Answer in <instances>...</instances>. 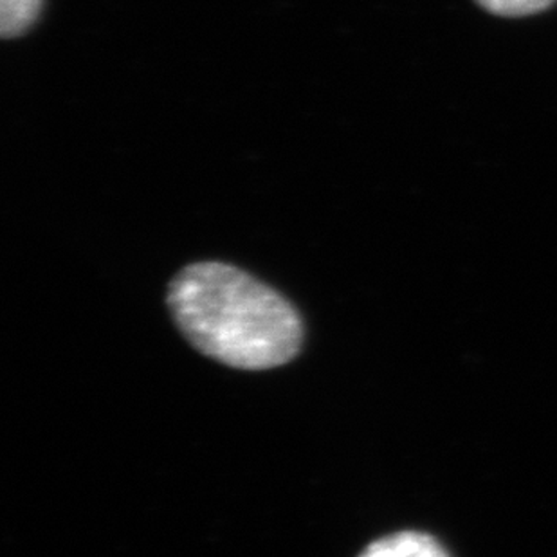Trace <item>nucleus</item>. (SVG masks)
I'll use <instances>...</instances> for the list:
<instances>
[{"label": "nucleus", "instance_id": "f257e3e1", "mask_svg": "<svg viewBox=\"0 0 557 557\" xmlns=\"http://www.w3.org/2000/svg\"><path fill=\"white\" fill-rule=\"evenodd\" d=\"M169 306L197 350L235 369H274L300 352L304 329L289 301L227 263L183 269Z\"/></svg>", "mask_w": 557, "mask_h": 557}, {"label": "nucleus", "instance_id": "f03ea898", "mask_svg": "<svg viewBox=\"0 0 557 557\" xmlns=\"http://www.w3.org/2000/svg\"><path fill=\"white\" fill-rule=\"evenodd\" d=\"M359 557H449L441 543L421 532H397L381 537Z\"/></svg>", "mask_w": 557, "mask_h": 557}, {"label": "nucleus", "instance_id": "7ed1b4c3", "mask_svg": "<svg viewBox=\"0 0 557 557\" xmlns=\"http://www.w3.org/2000/svg\"><path fill=\"white\" fill-rule=\"evenodd\" d=\"M44 0H0V33L4 38L21 37L35 24Z\"/></svg>", "mask_w": 557, "mask_h": 557}, {"label": "nucleus", "instance_id": "20e7f679", "mask_svg": "<svg viewBox=\"0 0 557 557\" xmlns=\"http://www.w3.org/2000/svg\"><path fill=\"white\" fill-rule=\"evenodd\" d=\"M484 10L499 16H527L547 10L556 0H476Z\"/></svg>", "mask_w": 557, "mask_h": 557}]
</instances>
